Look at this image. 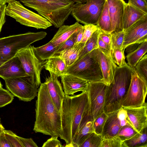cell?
<instances>
[{"label":"cell","mask_w":147,"mask_h":147,"mask_svg":"<svg viewBox=\"0 0 147 147\" xmlns=\"http://www.w3.org/2000/svg\"><path fill=\"white\" fill-rule=\"evenodd\" d=\"M61 128L59 137L68 147L78 130L83 118L90 113L86 91L77 95H65L61 111Z\"/></svg>","instance_id":"cell-1"},{"label":"cell","mask_w":147,"mask_h":147,"mask_svg":"<svg viewBox=\"0 0 147 147\" xmlns=\"http://www.w3.org/2000/svg\"><path fill=\"white\" fill-rule=\"evenodd\" d=\"M37 96L33 130L35 133L58 138L61 128V112L54 104L45 82L41 83Z\"/></svg>","instance_id":"cell-2"},{"label":"cell","mask_w":147,"mask_h":147,"mask_svg":"<svg viewBox=\"0 0 147 147\" xmlns=\"http://www.w3.org/2000/svg\"><path fill=\"white\" fill-rule=\"evenodd\" d=\"M134 69L127 64L116 67L113 79L106 91L104 109L106 113L117 111L122 107V101L129 87Z\"/></svg>","instance_id":"cell-3"},{"label":"cell","mask_w":147,"mask_h":147,"mask_svg":"<svg viewBox=\"0 0 147 147\" xmlns=\"http://www.w3.org/2000/svg\"><path fill=\"white\" fill-rule=\"evenodd\" d=\"M25 5L36 11L55 27L59 28L71 14L73 0H20Z\"/></svg>","instance_id":"cell-4"},{"label":"cell","mask_w":147,"mask_h":147,"mask_svg":"<svg viewBox=\"0 0 147 147\" xmlns=\"http://www.w3.org/2000/svg\"><path fill=\"white\" fill-rule=\"evenodd\" d=\"M44 31L28 32L0 38V59L8 61L16 56L20 50L45 38Z\"/></svg>","instance_id":"cell-5"},{"label":"cell","mask_w":147,"mask_h":147,"mask_svg":"<svg viewBox=\"0 0 147 147\" xmlns=\"http://www.w3.org/2000/svg\"><path fill=\"white\" fill-rule=\"evenodd\" d=\"M66 74L77 76L88 82H103L102 73L96 55V49L67 67Z\"/></svg>","instance_id":"cell-6"},{"label":"cell","mask_w":147,"mask_h":147,"mask_svg":"<svg viewBox=\"0 0 147 147\" xmlns=\"http://www.w3.org/2000/svg\"><path fill=\"white\" fill-rule=\"evenodd\" d=\"M5 14L22 25L37 29H46L52 26L46 19L26 8L19 1L16 0L8 2Z\"/></svg>","instance_id":"cell-7"},{"label":"cell","mask_w":147,"mask_h":147,"mask_svg":"<svg viewBox=\"0 0 147 147\" xmlns=\"http://www.w3.org/2000/svg\"><path fill=\"white\" fill-rule=\"evenodd\" d=\"M7 89L21 100L30 101L37 96L38 87L35 78L31 76L4 80Z\"/></svg>","instance_id":"cell-8"},{"label":"cell","mask_w":147,"mask_h":147,"mask_svg":"<svg viewBox=\"0 0 147 147\" xmlns=\"http://www.w3.org/2000/svg\"><path fill=\"white\" fill-rule=\"evenodd\" d=\"M105 0H87L84 3H75L71 14L79 23L97 25Z\"/></svg>","instance_id":"cell-9"},{"label":"cell","mask_w":147,"mask_h":147,"mask_svg":"<svg viewBox=\"0 0 147 147\" xmlns=\"http://www.w3.org/2000/svg\"><path fill=\"white\" fill-rule=\"evenodd\" d=\"M147 93V83L134 68L130 84L122 103L124 107H136L143 105Z\"/></svg>","instance_id":"cell-10"},{"label":"cell","mask_w":147,"mask_h":147,"mask_svg":"<svg viewBox=\"0 0 147 147\" xmlns=\"http://www.w3.org/2000/svg\"><path fill=\"white\" fill-rule=\"evenodd\" d=\"M34 46L30 45L18 52V57L26 73L34 77L38 87L41 84L40 74L44 63L36 55Z\"/></svg>","instance_id":"cell-11"},{"label":"cell","mask_w":147,"mask_h":147,"mask_svg":"<svg viewBox=\"0 0 147 147\" xmlns=\"http://www.w3.org/2000/svg\"><path fill=\"white\" fill-rule=\"evenodd\" d=\"M107 85L104 82H89L87 92L90 115L93 120L104 112V107Z\"/></svg>","instance_id":"cell-12"},{"label":"cell","mask_w":147,"mask_h":147,"mask_svg":"<svg viewBox=\"0 0 147 147\" xmlns=\"http://www.w3.org/2000/svg\"><path fill=\"white\" fill-rule=\"evenodd\" d=\"M111 21V33L123 31V17L126 3L123 0H106Z\"/></svg>","instance_id":"cell-13"},{"label":"cell","mask_w":147,"mask_h":147,"mask_svg":"<svg viewBox=\"0 0 147 147\" xmlns=\"http://www.w3.org/2000/svg\"><path fill=\"white\" fill-rule=\"evenodd\" d=\"M49 72L50 76L46 78L45 82L54 104L57 109L60 111L65 95L61 84L58 79V76L52 72Z\"/></svg>","instance_id":"cell-14"},{"label":"cell","mask_w":147,"mask_h":147,"mask_svg":"<svg viewBox=\"0 0 147 147\" xmlns=\"http://www.w3.org/2000/svg\"><path fill=\"white\" fill-rule=\"evenodd\" d=\"M65 95H73L79 91H87L89 82L75 76L66 74L60 76Z\"/></svg>","instance_id":"cell-15"},{"label":"cell","mask_w":147,"mask_h":147,"mask_svg":"<svg viewBox=\"0 0 147 147\" xmlns=\"http://www.w3.org/2000/svg\"><path fill=\"white\" fill-rule=\"evenodd\" d=\"M123 107L126 110L130 122L138 132L147 127L146 102L142 105L138 107Z\"/></svg>","instance_id":"cell-16"},{"label":"cell","mask_w":147,"mask_h":147,"mask_svg":"<svg viewBox=\"0 0 147 147\" xmlns=\"http://www.w3.org/2000/svg\"><path fill=\"white\" fill-rule=\"evenodd\" d=\"M28 76L16 56L0 67V77L4 80Z\"/></svg>","instance_id":"cell-17"},{"label":"cell","mask_w":147,"mask_h":147,"mask_svg":"<svg viewBox=\"0 0 147 147\" xmlns=\"http://www.w3.org/2000/svg\"><path fill=\"white\" fill-rule=\"evenodd\" d=\"M96 54L102 73L103 82L108 85L113 79L117 65L113 61L110 54L107 55L98 48L96 49Z\"/></svg>","instance_id":"cell-18"},{"label":"cell","mask_w":147,"mask_h":147,"mask_svg":"<svg viewBox=\"0 0 147 147\" xmlns=\"http://www.w3.org/2000/svg\"><path fill=\"white\" fill-rule=\"evenodd\" d=\"M93 121L90 113L83 118L71 143L68 147H79L92 133L94 132Z\"/></svg>","instance_id":"cell-19"},{"label":"cell","mask_w":147,"mask_h":147,"mask_svg":"<svg viewBox=\"0 0 147 147\" xmlns=\"http://www.w3.org/2000/svg\"><path fill=\"white\" fill-rule=\"evenodd\" d=\"M147 28V15H146L125 31L122 46L123 51H124L127 46L132 44L137 36L144 30Z\"/></svg>","instance_id":"cell-20"},{"label":"cell","mask_w":147,"mask_h":147,"mask_svg":"<svg viewBox=\"0 0 147 147\" xmlns=\"http://www.w3.org/2000/svg\"><path fill=\"white\" fill-rule=\"evenodd\" d=\"M147 15L142 11L134 6L126 3L123 17V30L125 31L128 28Z\"/></svg>","instance_id":"cell-21"},{"label":"cell","mask_w":147,"mask_h":147,"mask_svg":"<svg viewBox=\"0 0 147 147\" xmlns=\"http://www.w3.org/2000/svg\"><path fill=\"white\" fill-rule=\"evenodd\" d=\"M118 111L108 113L102 131L103 138L113 137L117 135L121 127L120 121L117 117Z\"/></svg>","instance_id":"cell-22"},{"label":"cell","mask_w":147,"mask_h":147,"mask_svg":"<svg viewBox=\"0 0 147 147\" xmlns=\"http://www.w3.org/2000/svg\"><path fill=\"white\" fill-rule=\"evenodd\" d=\"M82 26L77 22L70 25H62L59 28L50 42L57 47L69 38Z\"/></svg>","instance_id":"cell-23"},{"label":"cell","mask_w":147,"mask_h":147,"mask_svg":"<svg viewBox=\"0 0 147 147\" xmlns=\"http://www.w3.org/2000/svg\"><path fill=\"white\" fill-rule=\"evenodd\" d=\"M45 69L58 77L66 74L67 66L59 55H55L47 60L44 65Z\"/></svg>","instance_id":"cell-24"},{"label":"cell","mask_w":147,"mask_h":147,"mask_svg":"<svg viewBox=\"0 0 147 147\" xmlns=\"http://www.w3.org/2000/svg\"><path fill=\"white\" fill-rule=\"evenodd\" d=\"M85 43L81 42L75 45L69 49L59 55L64 60L67 67L71 66L78 59L80 53L83 49Z\"/></svg>","instance_id":"cell-25"},{"label":"cell","mask_w":147,"mask_h":147,"mask_svg":"<svg viewBox=\"0 0 147 147\" xmlns=\"http://www.w3.org/2000/svg\"><path fill=\"white\" fill-rule=\"evenodd\" d=\"M147 127L130 138L123 142V147H147Z\"/></svg>","instance_id":"cell-26"},{"label":"cell","mask_w":147,"mask_h":147,"mask_svg":"<svg viewBox=\"0 0 147 147\" xmlns=\"http://www.w3.org/2000/svg\"><path fill=\"white\" fill-rule=\"evenodd\" d=\"M147 52V41L140 44L136 49L126 55L127 64L134 68Z\"/></svg>","instance_id":"cell-27"},{"label":"cell","mask_w":147,"mask_h":147,"mask_svg":"<svg viewBox=\"0 0 147 147\" xmlns=\"http://www.w3.org/2000/svg\"><path fill=\"white\" fill-rule=\"evenodd\" d=\"M56 47L50 41L41 46L35 47L33 49L37 57L42 61L47 60L55 55Z\"/></svg>","instance_id":"cell-28"},{"label":"cell","mask_w":147,"mask_h":147,"mask_svg":"<svg viewBox=\"0 0 147 147\" xmlns=\"http://www.w3.org/2000/svg\"><path fill=\"white\" fill-rule=\"evenodd\" d=\"M97 25L100 29L106 32L111 33V21L108 6L106 0L98 19Z\"/></svg>","instance_id":"cell-29"},{"label":"cell","mask_w":147,"mask_h":147,"mask_svg":"<svg viewBox=\"0 0 147 147\" xmlns=\"http://www.w3.org/2000/svg\"><path fill=\"white\" fill-rule=\"evenodd\" d=\"M99 33V28L94 32L85 43L80 52L79 59L87 54L92 51L98 48V40Z\"/></svg>","instance_id":"cell-30"},{"label":"cell","mask_w":147,"mask_h":147,"mask_svg":"<svg viewBox=\"0 0 147 147\" xmlns=\"http://www.w3.org/2000/svg\"><path fill=\"white\" fill-rule=\"evenodd\" d=\"M110 54L113 61L117 66L121 67L127 64L123 50L117 48H110Z\"/></svg>","instance_id":"cell-31"},{"label":"cell","mask_w":147,"mask_h":147,"mask_svg":"<svg viewBox=\"0 0 147 147\" xmlns=\"http://www.w3.org/2000/svg\"><path fill=\"white\" fill-rule=\"evenodd\" d=\"M103 138L94 132L92 133L79 147H100Z\"/></svg>","instance_id":"cell-32"},{"label":"cell","mask_w":147,"mask_h":147,"mask_svg":"<svg viewBox=\"0 0 147 147\" xmlns=\"http://www.w3.org/2000/svg\"><path fill=\"white\" fill-rule=\"evenodd\" d=\"M138 75L147 83V55L146 54L134 68Z\"/></svg>","instance_id":"cell-33"},{"label":"cell","mask_w":147,"mask_h":147,"mask_svg":"<svg viewBox=\"0 0 147 147\" xmlns=\"http://www.w3.org/2000/svg\"><path fill=\"white\" fill-rule=\"evenodd\" d=\"M138 132L132 126L128 123L121 127L117 135L123 142L130 138Z\"/></svg>","instance_id":"cell-34"},{"label":"cell","mask_w":147,"mask_h":147,"mask_svg":"<svg viewBox=\"0 0 147 147\" xmlns=\"http://www.w3.org/2000/svg\"><path fill=\"white\" fill-rule=\"evenodd\" d=\"M78 31L72 34L69 38L57 47L55 55H59L74 46L76 40Z\"/></svg>","instance_id":"cell-35"},{"label":"cell","mask_w":147,"mask_h":147,"mask_svg":"<svg viewBox=\"0 0 147 147\" xmlns=\"http://www.w3.org/2000/svg\"><path fill=\"white\" fill-rule=\"evenodd\" d=\"M125 34V32L123 31L118 32H114L111 33L110 48H117L123 50L122 46Z\"/></svg>","instance_id":"cell-36"},{"label":"cell","mask_w":147,"mask_h":147,"mask_svg":"<svg viewBox=\"0 0 147 147\" xmlns=\"http://www.w3.org/2000/svg\"><path fill=\"white\" fill-rule=\"evenodd\" d=\"M107 117V114L103 112L93 120V128L95 133L102 135Z\"/></svg>","instance_id":"cell-37"},{"label":"cell","mask_w":147,"mask_h":147,"mask_svg":"<svg viewBox=\"0 0 147 147\" xmlns=\"http://www.w3.org/2000/svg\"><path fill=\"white\" fill-rule=\"evenodd\" d=\"M100 147H123V142L117 135L109 138H103Z\"/></svg>","instance_id":"cell-38"},{"label":"cell","mask_w":147,"mask_h":147,"mask_svg":"<svg viewBox=\"0 0 147 147\" xmlns=\"http://www.w3.org/2000/svg\"><path fill=\"white\" fill-rule=\"evenodd\" d=\"M14 96L7 90L0 87V108L4 107L13 101Z\"/></svg>","instance_id":"cell-39"},{"label":"cell","mask_w":147,"mask_h":147,"mask_svg":"<svg viewBox=\"0 0 147 147\" xmlns=\"http://www.w3.org/2000/svg\"><path fill=\"white\" fill-rule=\"evenodd\" d=\"M6 138L11 147H23L18 136L10 130H4Z\"/></svg>","instance_id":"cell-40"},{"label":"cell","mask_w":147,"mask_h":147,"mask_svg":"<svg viewBox=\"0 0 147 147\" xmlns=\"http://www.w3.org/2000/svg\"><path fill=\"white\" fill-rule=\"evenodd\" d=\"M83 37L81 42L85 43L93 33L99 28L97 25L88 24L84 25Z\"/></svg>","instance_id":"cell-41"},{"label":"cell","mask_w":147,"mask_h":147,"mask_svg":"<svg viewBox=\"0 0 147 147\" xmlns=\"http://www.w3.org/2000/svg\"><path fill=\"white\" fill-rule=\"evenodd\" d=\"M117 117L120 121L121 127L128 123L134 127L128 118L126 110L123 107L118 110Z\"/></svg>","instance_id":"cell-42"},{"label":"cell","mask_w":147,"mask_h":147,"mask_svg":"<svg viewBox=\"0 0 147 147\" xmlns=\"http://www.w3.org/2000/svg\"><path fill=\"white\" fill-rule=\"evenodd\" d=\"M127 3L147 14L146 0H128Z\"/></svg>","instance_id":"cell-43"},{"label":"cell","mask_w":147,"mask_h":147,"mask_svg":"<svg viewBox=\"0 0 147 147\" xmlns=\"http://www.w3.org/2000/svg\"><path fill=\"white\" fill-rule=\"evenodd\" d=\"M57 137H51L43 144L42 147H62L64 146Z\"/></svg>","instance_id":"cell-44"},{"label":"cell","mask_w":147,"mask_h":147,"mask_svg":"<svg viewBox=\"0 0 147 147\" xmlns=\"http://www.w3.org/2000/svg\"><path fill=\"white\" fill-rule=\"evenodd\" d=\"M18 138L23 147H38V146L31 138H26L18 136Z\"/></svg>","instance_id":"cell-45"},{"label":"cell","mask_w":147,"mask_h":147,"mask_svg":"<svg viewBox=\"0 0 147 147\" xmlns=\"http://www.w3.org/2000/svg\"><path fill=\"white\" fill-rule=\"evenodd\" d=\"M98 48L105 54L108 55L110 54V46L103 41L99 37L98 40Z\"/></svg>","instance_id":"cell-46"},{"label":"cell","mask_w":147,"mask_h":147,"mask_svg":"<svg viewBox=\"0 0 147 147\" xmlns=\"http://www.w3.org/2000/svg\"><path fill=\"white\" fill-rule=\"evenodd\" d=\"M99 37L105 43L110 46L111 39V33L106 32L99 28Z\"/></svg>","instance_id":"cell-47"},{"label":"cell","mask_w":147,"mask_h":147,"mask_svg":"<svg viewBox=\"0 0 147 147\" xmlns=\"http://www.w3.org/2000/svg\"><path fill=\"white\" fill-rule=\"evenodd\" d=\"M6 6L5 4H2L0 3V33L5 22V10Z\"/></svg>","instance_id":"cell-48"},{"label":"cell","mask_w":147,"mask_h":147,"mask_svg":"<svg viewBox=\"0 0 147 147\" xmlns=\"http://www.w3.org/2000/svg\"><path fill=\"white\" fill-rule=\"evenodd\" d=\"M146 41H147V28L144 30L137 36L134 40L133 43L140 44Z\"/></svg>","instance_id":"cell-49"},{"label":"cell","mask_w":147,"mask_h":147,"mask_svg":"<svg viewBox=\"0 0 147 147\" xmlns=\"http://www.w3.org/2000/svg\"><path fill=\"white\" fill-rule=\"evenodd\" d=\"M3 130L0 131V147H11L6 138Z\"/></svg>","instance_id":"cell-50"},{"label":"cell","mask_w":147,"mask_h":147,"mask_svg":"<svg viewBox=\"0 0 147 147\" xmlns=\"http://www.w3.org/2000/svg\"><path fill=\"white\" fill-rule=\"evenodd\" d=\"M84 30V26H83L78 31L77 37L74 44L75 45H78L81 42L83 37Z\"/></svg>","instance_id":"cell-51"},{"label":"cell","mask_w":147,"mask_h":147,"mask_svg":"<svg viewBox=\"0 0 147 147\" xmlns=\"http://www.w3.org/2000/svg\"><path fill=\"white\" fill-rule=\"evenodd\" d=\"M140 44L136 43H133L127 46L125 49L127 55L136 49Z\"/></svg>","instance_id":"cell-52"},{"label":"cell","mask_w":147,"mask_h":147,"mask_svg":"<svg viewBox=\"0 0 147 147\" xmlns=\"http://www.w3.org/2000/svg\"><path fill=\"white\" fill-rule=\"evenodd\" d=\"M75 3H82L86 2L87 0H73Z\"/></svg>","instance_id":"cell-53"},{"label":"cell","mask_w":147,"mask_h":147,"mask_svg":"<svg viewBox=\"0 0 147 147\" xmlns=\"http://www.w3.org/2000/svg\"><path fill=\"white\" fill-rule=\"evenodd\" d=\"M10 0H0V3L2 4H5L8 3Z\"/></svg>","instance_id":"cell-54"},{"label":"cell","mask_w":147,"mask_h":147,"mask_svg":"<svg viewBox=\"0 0 147 147\" xmlns=\"http://www.w3.org/2000/svg\"><path fill=\"white\" fill-rule=\"evenodd\" d=\"M7 61L0 59V67Z\"/></svg>","instance_id":"cell-55"},{"label":"cell","mask_w":147,"mask_h":147,"mask_svg":"<svg viewBox=\"0 0 147 147\" xmlns=\"http://www.w3.org/2000/svg\"><path fill=\"white\" fill-rule=\"evenodd\" d=\"M5 129L3 127L2 125L0 123V131L4 130Z\"/></svg>","instance_id":"cell-56"},{"label":"cell","mask_w":147,"mask_h":147,"mask_svg":"<svg viewBox=\"0 0 147 147\" xmlns=\"http://www.w3.org/2000/svg\"><path fill=\"white\" fill-rule=\"evenodd\" d=\"M2 87V85L1 84V82H0V87Z\"/></svg>","instance_id":"cell-57"},{"label":"cell","mask_w":147,"mask_h":147,"mask_svg":"<svg viewBox=\"0 0 147 147\" xmlns=\"http://www.w3.org/2000/svg\"><path fill=\"white\" fill-rule=\"evenodd\" d=\"M0 123H1V118H0Z\"/></svg>","instance_id":"cell-58"}]
</instances>
